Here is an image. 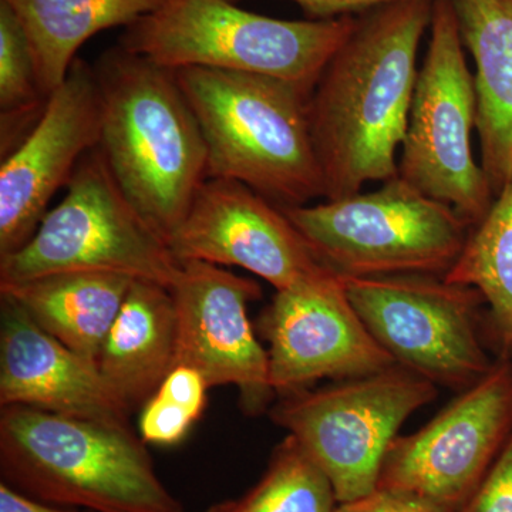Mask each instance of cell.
I'll use <instances>...</instances> for the list:
<instances>
[{
    "label": "cell",
    "instance_id": "6da1fadb",
    "mask_svg": "<svg viewBox=\"0 0 512 512\" xmlns=\"http://www.w3.org/2000/svg\"><path fill=\"white\" fill-rule=\"evenodd\" d=\"M434 0H399L362 13L320 74L308 101L325 200L399 174L409 126L417 53Z\"/></svg>",
    "mask_w": 512,
    "mask_h": 512
},
{
    "label": "cell",
    "instance_id": "7a4b0ae2",
    "mask_svg": "<svg viewBox=\"0 0 512 512\" xmlns=\"http://www.w3.org/2000/svg\"><path fill=\"white\" fill-rule=\"evenodd\" d=\"M93 67L104 160L127 200L170 245L208 178L207 144L197 117L174 70L121 45Z\"/></svg>",
    "mask_w": 512,
    "mask_h": 512
},
{
    "label": "cell",
    "instance_id": "3957f363",
    "mask_svg": "<svg viewBox=\"0 0 512 512\" xmlns=\"http://www.w3.org/2000/svg\"><path fill=\"white\" fill-rule=\"evenodd\" d=\"M0 473L3 483L57 507L184 512L131 426L2 407Z\"/></svg>",
    "mask_w": 512,
    "mask_h": 512
},
{
    "label": "cell",
    "instance_id": "277c9868",
    "mask_svg": "<svg viewBox=\"0 0 512 512\" xmlns=\"http://www.w3.org/2000/svg\"><path fill=\"white\" fill-rule=\"evenodd\" d=\"M174 72L207 144L208 178L238 181L281 208L325 198L308 93L261 74Z\"/></svg>",
    "mask_w": 512,
    "mask_h": 512
},
{
    "label": "cell",
    "instance_id": "5b68a950",
    "mask_svg": "<svg viewBox=\"0 0 512 512\" xmlns=\"http://www.w3.org/2000/svg\"><path fill=\"white\" fill-rule=\"evenodd\" d=\"M356 19L284 20L248 12L232 0H165L128 26L119 45L165 69L261 74L311 96Z\"/></svg>",
    "mask_w": 512,
    "mask_h": 512
},
{
    "label": "cell",
    "instance_id": "8992f818",
    "mask_svg": "<svg viewBox=\"0 0 512 512\" xmlns=\"http://www.w3.org/2000/svg\"><path fill=\"white\" fill-rule=\"evenodd\" d=\"M281 210L320 265L340 278H444L471 229L450 205L399 174L376 191Z\"/></svg>",
    "mask_w": 512,
    "mask_h": 512
},
{
    "label": "cell",
    "instance_id": "52a82bcc",
    "mask_svg": "<svg viewBox=\"0 0 512 512\" xmlns=\"http://www.w3.org/2000/svg\"><path fill=\"white\" fill-rule=\"evenodd\" d=\"M62 202L19 251L0 258V286L62 272H110L171 289L181 262L127 200L100 147L77 165Z\"/></svg>",
    "mask_w": 512,
    "mask_h": 512
},
{
    "label": "cell",
    "instance_id": "ba28073f",
    "mask_svg": "<svg viewBox=\"0 0 512 512\" xmlns=\"http://www.w3.org/2000/svg\"><path fill=\"white\" fill-rule=\"evenodd\" d=\"M437 394L430 380L393 365L278 397L268 414L329 478L342 504L375 490L390 444Z\"/></svg>",
    "mask_w": 512,
    "mask_h": 512
},
{
    "label": "cell",
    "instance_id": "9c48e42d",
    "mask_svg": "<svg viewBox=\"0 0 512 512\" xmlns=\"http://www.w3.org/2000/svg\"><path fill=\"white\" fill-rule=\"evenodd\" d=\"M464 47L453 0H434L399 175L427 197L450 205L473 228L495 197L471 150L477 93Z\"/></svg>",
    "mask_w": 512,
    "mask_h": 512
},
{
    "label": "cell",
    "instance_id": "30bf717a",
    "mask_svg": "<svg viewBox=\"0 0 512 512\" xmlns=\"http://www.w3.org/2000/svg\"><path fill=\"white\" fill-rule=\"evenodd\" d=\"M353 308L396 365L463 392L493 367L483 340V295L440 276L343 278Z\"/></svg>",
    "mask_w": 512,
    "mask_h": 512
},
{
    "label": "cell",
    "instance_id": "8fae6325",
    "mask_svg": "<svg viewBox=\"0 0 512 512\" xmlns=\"http://www.w3.org/2000/svg\"><path fill=\"white\" fill-rule=\"evenodd\" d=\"M512 433V362L498 356L476 384L458 393L421 429L394 439L377 487L419 495L460 512Z\"/></svg>",
    "mask_w": 512,
    "mask_h": 512
},
{
    "label": "cell",
    "instance_id": "7c38bea8",
    "mask_svg": "<svg viewBox=\"0 0 512 512\" xmlns=\"http://www.w3.org/2000/svg\"><path fill=\"white\" fill-rule=\"evenodd\" d=\"M170 291L177 315L175 366L194 367L210 389L237 387L249 416L269 412L276 394L268 352L248 316L249 302L262 296L261 286L218 265L183 261Z\"/></svg>",
    "mask_w": 512,
    "mask_h": 512
},
{
    "label": "cell",
    "instance_id": "4fadbf2b",
    "mask_svg": "<svg viewBox=\"0 0 512 512\" xmlns=\"http://www.w3.org/2000/svg\"><path fill=\"white\" fill-rule=\"evenodd\" d=\"M170 248L180 262L238 266L276 291L335 275L320 265L281 207L225 178L201 185Z\"/></svg>",
    "mask_w": 512,
    "mask_h": 512
},
{
    "label": "cell",
    "instance_id": "5bb4252c",
    "mask_svg": "<svg viewBox=\"0 0 512 512\" xmlns=\"http://www.w3.org/2000/svg\"><path fill=\"white\" fill-rule=\"evenodd\" d=\"M258 326L276 397L396 365L357 315L340 276L276 291Z\"/></svg>",
    "mask_w": 512,
    "mask_h": 512
},
{
    "label": "cell",
    "instance_id": "9a60e30c",
    "mask_svg": "<svg viewBox=\"0 0 512 512\" xmlns=\"http://www.w3.org/2000/svg\"><path fill=\"white\" fill-rule=\"evenodd\" d=\"M101 140V97L94 67L77 57L50 94L42 117L0 165V258L35 235L57 191Z\"/></svg>",
    "mask_w": 512,
    "mask_h": 512
},
{
    "label": "cell",
    "instance_id": "2e32d148",
    "mask_svg": "<svg viewBox=\"0 0 512 512\" xmlns=\"http://www.w3.org/2000/svg\"><path fill=\"white\" fill-rule=\"evenodd\" d=\"M9 406L119 426H131L133 413L96 362L64 346L0 295V407Z\"/></svg>",
    "mask_w": 512,
    "mask_h": 512
},
{
    "label": "cell",
    "instance_id": "e0dca14e",
    "mask_svg": "<svg viewBox=\"0 0 512 512\" xmlns=\"http://www.w3.org/2000/svg\"><path fill=\"white\" fill-rule=\"evenodd\" d=\"M476 62L481 168L494 197L512 178V0H453Z\"/></svg>",
    "mask_w": 512,
    "mask_h": 512
},
{
    "label": "cell",
    "instance_id": "ac0fdd59",
    "mask_svg": "<svg viewBox=\"0 0 512 512\" xmlns=\"http://www.w3.org/2000/svg\"><path fill=\"white\" fill-rule=\"evenodd\" d=\"M175 356L177 315L170 289L136 279L101 346V375L134 412L174 369Z\"/></svg>",
    "mask_w": 512,
    "mask_h": 512
},
{
    "label": "cell",
    "instance_id": "d6986e66",
    "mask_svg": "<svg viewBox=\"0 0 512 512\" xmlns=\"http://www.w3.org/2000/svg\"><path fill=\"white\" fill-rule=\"evenodd\" d=\"M134 281L110 272H62L0 286V295L18 303L64 346L97 362Z\"/></svg>",
    "mask_w": 512,
    "mask_h": 512
},
{
    "label": "cell",
    "instance_id": "ffe728a7",
    "mask_svg": "<svg viewBox=\"0 0 512 512\" xmlns=\"http://www.w3.org/2000/svg\"><path fill=\"white\" fill-rule=\"evenodd\" d=\"M28 36L43 92L66 80L80 47L103 30L128 26L165 0H3Z\"/></svg>",
    "mask_w": 512,
    "mask_h": 512
},
{
    "label": "cell",
    "instance_id": "44dd1931",
    "mask_svg": "<svg viewBox=\"0 0 512 512\" xmlns=\"http://www.w3.org/2000/svg\"><path fill=\"white\" fill-rule=\"evenodd\" d=\"M444 279L483 295L498 356L512 362V178L495 195L483 220L470 229L463 251Z\"/></svg>",
    "mask_w": 512,
    "mask_h": 512
},
{
    "label": "cell",
    "instance_id": "7402d4cb",
    "mask_svg": "<svg viewBox=\"0 0 512 512\" xmlns=\"http://www.w3.org/2000/svg\"><path fill=\"white\" fill-rule=\"evenodd\" d=\"M338 505L329 478L288 434L248 493L211 505L207 512H335Z\"/></svg>",
    "mask_w": 512,
    "mask_h": 512
},
{
    "label": "cell",
    "instance_id": "603a6c76",
    "mask_svg": "<svg viewBox=\"0 0 512 512\" xmlns=\"http://www.w3.org/2000/svg\"><path fill=\"white\" fill-rule=\"evenodd\" d=\"M43 92L28 36L8 3L0 0V147L2 157L18 147L42 117Z\"/></svg>",
    "mask_w": 512,
    "mask_h": 512
},
{
    "label": "cell",
    "instance_id": "cb8c5ba5",
    "mask_svg": "<svg viewBox=\"0 0 512 512\" xmlns=\"http://www.w3.org/2000/svg\"><path fill=\"white\" fill-rule=\"evenodd\" d=\"M197 420L180 404L154 393L141 407L140 437L146 444L174 446L185 439Z\"/></svg>",
    "mask_w": 512,
    "mask_h": 512
},
{
    "label": "cell",
    "instance_id": "d4e9b609",
    "mask_svg": "<svg viewBox=\"0 0 512 512\" xmlns=\"http://www.w3.org/2000/svg\"><path fill=\"white\" fill-rule=\"evenodd\" d=\"M460 512H512V433L483 483Z\"/></svg>",
    "mask_w": 512,
    "mask_h": 512
},
{
    "label": "cell",
    "instance_id": "484cf974",
    "mask_svg": "<svg viewBox=\"0 0 512 512\" xmlns=\"http://www.w3.org/2000/svg\"><path fill=\"white\" fill-rule=\"evenodd\" d=\"M208 389L210 386L207 380L197 369L190 366H175L156 393L180 404L195 419H201L207 404Z\"/></svg>",
    "mask_w": 512,
    "mask_h": 512
},
{
    "label": "cell",
    "instance_id": "4316f807",
    "mask_svg": "<svg viewBox=\"0 0 512 512\" xmlns=\"http://www.w3.org/2000/svg\"><path fill=\"white\" fill-rule=\"evenodd\" d=\"M335 512H450L404 491L376 487L372 493L338 505Z\"/></svg>",
    "mask_w": 512,
    "mask_h": 512
},
{
    "label": "cell",
    "instance_id": "83f0119b",
    "mask_svg": "<svg viewBox=\"0 0 512 512\" xmlns=\"http://www.w3.org/2000/svg\"><path fill=\"white\" fill-rule=\"evenodd\" d=\"M292 2L298 3L312 20H328L355 16L356 13L362 15L367 10L379 8L387 3L399 2V0H292Z\"/></svg>",
    "mask_w": 512,
    "mask_h": 512
},
{
    "label": "cell",
    "instance_id": "f1b7e54d",
    "mask_svg": "<svg viewBox=\"0 0 512 512\" xmlns=\"http://www.w3.org/2000/svg\"><path fill=\"white\" fill-rule=\"evenodd\" d=\"M0 512H86L76 508L57 507L28 497L6 483H0Z\"/></svg>",
    "mask_w": 512,
    "mask_h": 512
}]
</instances>
